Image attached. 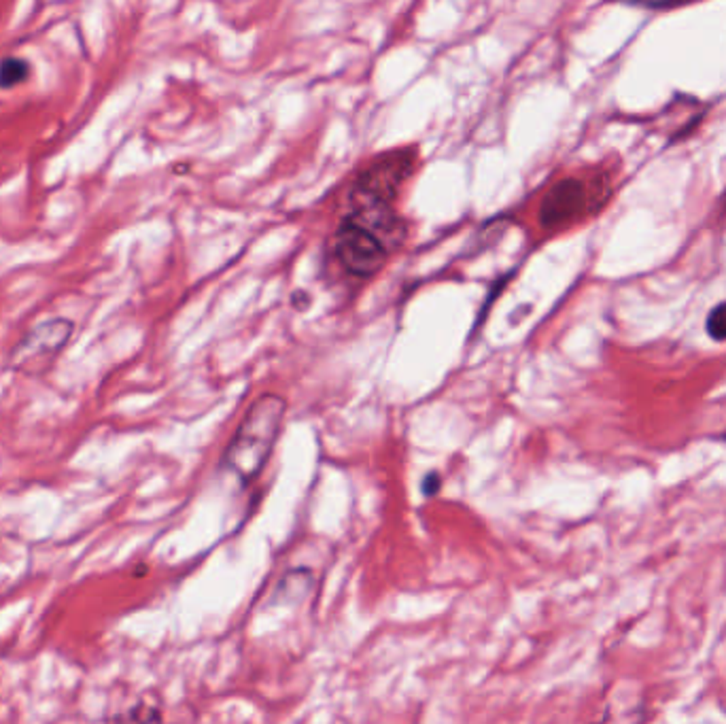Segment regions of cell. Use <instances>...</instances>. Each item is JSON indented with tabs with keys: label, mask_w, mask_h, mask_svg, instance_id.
Returning a JSON list of instances; mask_svg holds the SVG:
<instances>
[{
	"label": "cell",
	"mask_w": 726,
	"mask_h": 724,
	"mask_svg": "<svg viewBox=\"0 0 726 724\" xmlns=\"http://www.w3.org/2000/svg\"><path fill=\"white\" fill-rule=\"evenodd\" d=\"M287 401L277 393H266L253 401L245 418L236 429L232 442L225 448V468L242 482L255 479L270 459L274 444L281 433Z\"/></svg>",
	"instance_id": "cell-1"
},
{
	"label": "cell",
	"mask_w": 726,
	"mask_h": 724,
	"mask_svg": "<svg viewBox=\"0 0 726 724\" xmlns=\"http://www.w3.org/2000/svg\"><path fill=\"white\" fill-rule=\"evenodd\" d=\"M417 153L410 149L391 152L372 162L355 181L348 202H372V205H391L397 198L400 187L414 173Z\"/></svg>",
	"instance_id": "cell-2"
},
{
	"label": "cell",
	"mask_w": 726,
	"mask_h": 724,
	"mask_svg": "<svg viewBox=\"0 0 726 724\" xmlns=\"http://www.w3.org/2000/svg\"><path fill=\"white\" fill-rule=\"evenodd\" d=\"M333 251H336L340 264L351 272L353 276L368 278L380 272V268L386 264L391 251L380 238H376L372 232L362 228L351 217H344L338 225L336 238H333Z\"/></svg>",
	"instance_id": "cell-3"
},
{
	"label": "cell",
	"mask_w": 726,
	"mask_h": 724,
	"mask_svg": "<svg viewBox=\"0 0 726 724\" xmlns=\"http://www.w3.org/2000/svg\"><path fill=\"white\" fill-rule=\"evenodd\" d=\"M589 206L586 185L578 179H563L544 196L540 206V225L546 230L563 228L574 222Z\"/></svg>",
	"instance_id": "cell-4"
},
{
	"label": "cell",
	"mask_w": 726,
	"mask_h": 724,
	"mask_svg": "<svg viewBox=\"0 0 726 724\" xmlns=\"http://www.w3.org/2000/svg\"><path fill=\"white\" fill-rule=\"evenodd\" d=\"M71 321L56 319V321H47L36 327V330L30 331V336L21 342L18 357L21 359H36L39 355H51L60 348L64 342L71 336Z\"/></svg>",
	"instance_id": "cell-5"
},
{
	"label": "cell",
	"mask_w": 726,
	"mask_h": 724,
	"mask_svg": "<svg viewBox=\"0 0 726 724\" xmlns=\"http://www.w3.org/2000/svg\"><path fill=\"white\" fill-rule=\"evenodd\" d=\"M30 74V64L21 58H7L0 62V88H13L26 82Z\"/></svg>",
	"instance_id": "cell-6"
},
{
	"label": "cell",
	"mask_w": 726,
	"mask_h": 724,
	"mask_svg": "<svg viewBox=\"0 0 726 724\" xmlns=\"http://www.w3.org/2000/svg\"><path fill=\"white\" fill-rule=\"evenodd\" d=\"M707 334L714 338V340L722 342L726 340V302L718 304L716 308L712 310L707 316Z\"/></svg>",
	"instance_id": "cell-7"
},
{
	"label": "cell",
	"mask_w": 726,
	"mask_h": 724,
	"mask_svg": "<svg viewBox=\"0 0 726 724\" xmlns=\"http://www.w3.org/2000/svg\"><path fill=\"white\" fill-rule=\"evenodd\" d=\"M440 485H442V480H440V474H435V471H432V474H427L425 476V480H423V493L425 495H435V493L440 491Z\"/></svg>",
	"instance_id": "cell-8"
}]
</instances>
